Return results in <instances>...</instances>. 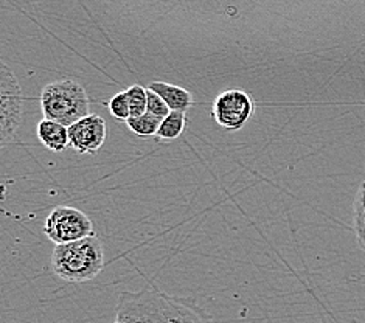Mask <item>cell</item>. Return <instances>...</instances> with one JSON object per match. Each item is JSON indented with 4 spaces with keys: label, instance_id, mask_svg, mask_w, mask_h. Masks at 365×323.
Wrapping results in <instances>:
<instances>
[{
    "label": "cell",
    "instance_id": "1",
    "mask_svg": "<svg viewBox=\"0 0 365 323\" xmlns=\"http://www.w3.org/2000/svg\"><path fill=\"white\" fill-rule=\"evenodd\" d=\"M114 323H215L193 299L170 295L155 286L118 295Z\"/></svg>",
    "mask_w": 365,
    "mask_h": 323
},
{
    "label": "cell",
    "instance_id": "2",
    "mask_svg": "<svg viewBox=\"0 0 365 323\" xmlns=\"http://www.w3.org/2000/svg\"><path fill=\"white\" fill-rule=\"evenodd\" d=\"M104 267V247L101 240L93 237L59 244L51 253V269L58 278L67 283L93 280Z\"/></svg>",
    "mask_w": 365,
    "mask_h": 323
},
{
    "label": "cell",
    "instance_id": "3",
    "mask_svg": "<svg viewBox=\"0 0 365 323\" xmlns=\"http://www.w3.org/2000/svg\"><path fill=\"white\" fill-rule=\"evenodd\" d=\"M44 118L71 128L78 120L89 116L91 101L84 87L73 80L48 83L41 93Z\"/></svg>",
    "mask_w": 365,
    "mask_h": 323
},
{
    "label": "cell",
    "instance_id": "4",
    "mask_svg": "<svg viewBox=\"0 0 365 323\" xmlns=\"http://www.w3.org/2000/svg\"><path fill=\"white\" fill-rule=\"evenodd\" d=\"M24 95L14 72L5 63L0 64V145L14 142L22 125Z\"/></svg>",
    "mask_w": 365,
    "mask_h": 323
},
{
    "label": "cell",
    "instance_id": "5",
    "mask_svg": "<svg viewBox=\"0 0 365 323\" xmlns=\"http://www.w3.org/2000/svg\"><path fill=\"white\" fill-rule=\"evenodd\" d=\"M47 238L59 244H67L93 237V224L88 215L75 207L59 205L50 212L44 222Z\"/></svg>",
    "mask_w": 365,
    "mask_h": 323
},
{
    "label": "cell",
    "instance_id": "6",
    "mask_svg": "<svg viewBox=\"0 0 365 323\" xmlns=\"http://www.w3.org/2000/svg\"><path fill=\"white\" fill-rule=\"evenodd\" d=\"M255 103L252 95L241 89L221 92L213 101L212 117L225 130H240L254 117Z\"/></svg>",
    "mask_w": 365,
    "mask_h": 323
},
{
    "label": "cell",
    "instance_id": "7",
    "mask_svg": "<svg viewBox=\"0 0 365 323\" xmlns=\"http://www.w3.org/2000/svg\"><path fill=\"white\" fill-rule=\"evenodd\" d=\"M68 137L76 153L97 154L106 140V121L97 113H89L68 128Z\"/></svg>",
    "mask_w": 365,
    "mask_h": 323
},
{
    "label": "cell",
    "instance_id": "8",
    "mask_svg": "<svg viewBox=\"0 0 365 323\" xmlns=\"http://www.w3.org/2000/svg\"><path fill=\"white\" fill-rule=\"evenodd\" d=\"M36 134L41 143L51 153H64L71 146L68 128L53 120H41L36 126Z\"/></svg>",
    "mask_w": 365,
    "mask_h": 323
},
{
    "label": "cell",
    "instance_id": "9",
    "mask_svg": "<svg viewBox=\"0 0 365 323\" xmlns=\"http://www.w3.org/2000/svg\"><path fill=\"white\" fill-rule=\"evenodd\" d=\"M148 89L158 93L159 97L168 104V108L171 111L187 112L195 103L193 93L180 86H175L165 81H153L148 86Z\"/></svg>",
    "mask_w": 365,
    "mask_h": 323
},
{
    "label": "cell",
    "instance_id": "10",
    "mask_svg": "<svg viewBox=\"0 0 365 323\" xmlns=\"http://www.w3.org/2000/svg\"><path fill=\"white\" fill-rule=\"evenodd\" d=\"M187 126V113L171 111L167 117L162 120L160 128L155 138L158 140H176L182 135Z\"/></svg>",
    "mask_w": 365,
    "mask_h": 323
},
{
    "label": "cell",
    "instance_id": "11",
    "mask_svg": "<svg viewBox=\"0 0 365 323\" xmlns=\"http://www.w3.org/2000/svg\"><path fill=\"white\" fill-rule=\"evenodd\" d=\"M353 230L361 250L365 252V182H362L353 200Z\"/></svg>",
    "mask_w": 365,
    "mask_h": 323
},
{
    "label": "cell",
    "instance_id": "12",
    "mask_svg": "<svg viewBox=\"0 0 365 323\" xmlns=\"http://www.w3.org/2000/svg\"><path fill=\"white\" fill-rule=\"evenodd\" d=\"M160 123H162L160 118L154 117L148 112L140 117H131L126 121L128 128L131 129L137 137H142V138H150V137L158 135Z\"/></svg>",
    "mask_w": 365,
    "mask_h": 323
},
{
    "label": "cell",
    "instance_id": "13",
    "mask_svg": "<svg viewBox=\"0 0 365 323\" xmlns=\"http://www.w3.org/2000/svg\"><path fill=\"white\" fill-rule=\"evenodd\" d=\"M129 106H131V117H140L146 113L148 106V89L140 84H134L126 91Z\"/></svg>",
    "mask_w": 365,
    "mask_h": 323
},
{
    "label": "cell",
    "instance_id": "14",
    "mask_svg": "<svg viewBox=\"0 0 365 323\" xmlns=\"http://www.w3.org/2000/svg\"><path fill=\"white\" fill-rule=\"evenodd\" d=\"M108 106H109L110 116L114 118L121 120V121H128L129 118H131V106H129L126 91L115 93L114 97L109 100Z\"/></svg>",
    "mask_w": 365,
    "mask_h": 323
},
{
    "label": "cell",
    "instance_id": "15",
    "mask_svg": "<svg viewBox=\"0 0 365 323\" xmlns=\"http://www.w3.org/2000/svg\"><path fill=\"white\" fill-rule=\"evenodd\" d=\"M146 112L151 113V116L158 117L160 120H163L165 117L168 116L171 112V109L168 108V104L165 103L158 93L148 89V106H146Z\"/></svg>",
    "mask_w": 365,
    "mask_h": 323
}]
</instances>
